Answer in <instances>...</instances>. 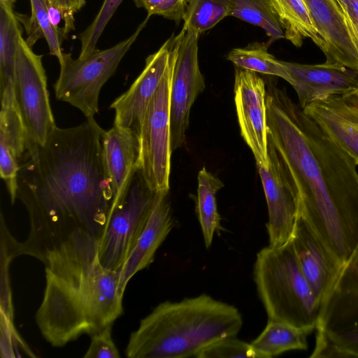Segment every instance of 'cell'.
<instances>
[{
    "label": "cell",
    "mask_w": 358,
    "mask_h": 358,
    "mask_svg": "<svg viewBox=\"0 0 358 358\" xmlns=\"http://www.w3.org/2000/svg\"><path fill=\"white\" fill-rule=\"evenodd\" d=\"M104 131L89 117L76 127L56 126L43 145L27 150L16 198L28 212L30 230L24 242H16V257H35L78 229L99 238L114 202L103 160Z\"/></svg>",
    "instance_id": "obj_1"
},
{
    "label": "cell",
    "mask_w": 358,
    "mask_h": 358,
    "mask_svg": "<svg viewBox=\"0 0 358 358\" xmlns=\"http://www.w3.org/2000/svg\"><path fill=\"white\" fill-rule=\"evenodd\" d=\"M268 150L293 189L298 215L343 265L358 246V172L355 161L268 78Z\"/></svg>",
    "instance_id": "obj_2"
},
{
    "label": "cell",
    "mask_w": 358,
    "mask_h": 358,
    "mask_svg": "<svg viewBox=\"0 0 358 358\" xmlns=\"http://www.w3.org/2000/svg\"><path fill=\"white\" fill-rule=\"evenodd\" d=\"M35 258L45 265L46 280L35 319L52 346L92 336L123 314L121 271L101 264L98 239L89 231L76 230L42 249Z\"/></svg>",
    "instance_id": "obj_3"
},
{
    "label": "cell",
    "mask_w": 358,
    "mask_h": 358,
    "mask_svg": "<svg viewBox=\"0 0 358 358\" xmlns=\"http://www.w3.org/2000/svg\"><path fill=\"white\" fill-rule=\"evenodd\" d=\"M243 325L238 310L206 294L178 302L164 301L140 322L129 338V358L194 357Z\"/></svg>",
    "instance_id": "obj_4"
},
{
    "label": "cell",
    "mask_w": 358,
    "mask_h": 358,
    "mask_svg": "<svg viewBox=\"0 0 358 358\" xmlns=\"http://www.w3.org/2000/svg\"><path fill=\"white\" fill-rule=\"evenodd\" d=\"M254 279L269 320L308 334L316 328L321 304L301 269L292 239L257 253Z\"/></svg>",
    "instance_id": "obj_5"
},
{
    "label": "cell",
    "mask_w": 358,
    "mask_h": 358,
    "mask_svg": "<svg viewBox=\"0 0 358 358\" xmlns=\"http://www.w3.org/2000/svg\"><path fill=\"white\" fill-rule=\"evenodd\" d=\"M310 358H358V246L323 301Z\"/></svg>",
    "instance_id": "obj_6"
},
{
    "label": "cell",
    "mask_w": 358,
    "mask_h": 358,
    "mask_svg": "<svg viewBox=\"0 0 358 358\" xmlns=\"http://www.w3.org/2000/svg\"><path fill=\"white\" fill-rule=\"evenodd\" d=\"M150 17L147 15L129 38L109 48L96 49L85 58L73 59L71 53L64 52L54 85L57 99L76 107L86 118L93 117L99 111L102 87L115 72Z\"/></svg>",
    "instance_id": "obj_7"
},
{
    "label": "cell",
    "mask_w": 358,
    "mask_h": 358,
    "mask_svg": "<svg viewBox=\"0 0 358 358\" xmlns=\"http://www.w3.org/2000/svg\"><path fill=\"white\" fill-rule=\"evenodd\" d=\"M157 192L138 169L98 238L99 257L105 268L121 271L150 218Z\"/></svg>",
    "instance_id": "obj_8"
},
{
    "label": "cell",
    "mask_w": 358,
    "mask_h": 358,
    "mask_svg": "<svg viewBox=\"0 0 358 358\" xmlns=\"http://www.w3.org/2000/svg\"><path fill=\"white\" fill-rule=\"evenodd\" d=\"M177 37L171 62L147 108L140 139L139 169L155 191L169 190L171 158L170 94Z\"/></svg>",
    "instance_id": "obj_9"
},
{
    "label": "cell",
    "mask_w": 358,
    "mask_h": 358,
    "mask_svg": "<svg viewBox=\"0 0 358 358\" xmlns=\"http://www.w3.org/2000/svg\"><path fill=\"white\" fill-rule=\"evenodd\" d=\"M42 57L20 34L15 60V93L24 124L27 150L43 145L56 127Z\"/></svg>",
    "instance_id": "obj_10"
},
{
    "label": "cell",
    "mask_w": 358,
    "mask_h": 358,
    "mask_svg": "<svg viewBox=\"0 0 358 358\" xmlns=\"http://www.w3.org/2000/svg\"><path fill=\"white\" fill-rule=\"evenodd\" d=\"M176 36V52L170 94L172 151L186 143L185 133L189 126L191 108L206 86L199 65V34L182 28Z\"/></svg>",
    "instance_id": "obj_11"
},
{
    "label": "cell",
    "mask_w": 358,
    "mask_h": 358,
    "mask_svg": "<svg viewBox=\"0 0 358 358\" xmlns=\"http://www.w3.org/2000/svg\"><path fill=\"white\" fill-rule=\"evenodd\" d=\"M234 102L243 140L257 166L268 168L266 83L256 72L235 66Z\"/></svg>",
    "instance_id": "obj_12"
},
{
    "label": "cell",
    "mask_w": 358,
    "mask_h": 358,
    "mask_svg": "<svg viewBox=\"0 0 358 358\" xmlns=\"http://www.w3.org/2000/svg\"><path fill=\"white\" fill-rule=\"evenodd\" d=\"M172 35L161 48L145 59V65L128 90L111 104L115 126L130 130L140 136L143 120L150 100L171 62L175 44Z\"/></svg>",
    "instance_id": "obj_13"
},
{
    "label": "cell",
    "mask_w": 358,
    "mask_h": 358,
    "mask_svg": "<svg viewBox=\"0 0 358 358\" xmlns=\"http://www.w3.org/2000/svg\"><path fill=\"white\" fill-rule=\"evenodd\" d=\"M323 43L327 63L358 70V35L336 0H304Z\"/></svg>",
    "instance_id": "obj_14"
},
{
    "label": "cell",
    "mask_w": 358,
    "mask_h": 358,
    "mask_svg": "<svg viewBox=\"0 0 358 358\" xmlns=\"http://www.w3.org/2000/svg\"><path fill=\"white\" fill-rule=\"evenodd\" d=\"M289 73L303 109L312 102L333 95L358 91V70L338 64H302L281 61Z\"/></svg>",
    "instance_id": "obj_15"
},
{
    "label": "cell",
    "mask_w": 358,
    "mask_h": 358,
    "mask_svg": "<svg viewBox=\"0 0 358 358\" xmlns=\"http://www.w3.org/2000/svg\"><path fill=\"white\" fill-rule=\"evenodd\" d=\"M291 239L301 269L322 306L343 265L300 215L297 216Z\"/></svg>",
    "instance_id": "obj_16"
},
{
    "label": "cell",
    "mask_w": 358,
    "mask_h": 358,
    "mask_svg": "<svg viewBox=\"0 0 358 358\" xmlns=\"http://www.w3.org/2000/svg\"><path fill=\"white\" fill-rule=\"evenodd\" d=\"M270 166H257L267 203L269 245L279 247L292 238L298 216V201L271 150Z\"/></svg>",
    "instance_id": "obj_17"
},
{
    "label": "cell",
    "mask_w": 358,
    "mask_h": 358,
    "mask_svg": "<svg viewBox=\"0 0 358 358\" xmlns=\"http://www.w3.org/2000/svg\"><path fill=\"white\" fill-rule=\"evenodd\" d=\"M302 110L358 165V98L355 94L330 96Z\"/></svg>",
    "instance_id": "obj_18"
},
{
    "label": "cell",
    "mask_w": 358,
    "mask_h": 358,
    "mask_svg": "<svg viewBox=\"0 0 358 358\" xmlns=\"http://www.w3.org/2000/svg\"><path fill=\"white\" fill-rule=\"evenodd\" d=\"M0 97V174L14 203L20 164L27 152V138L15 90L4 91Z\"/></svg>",
    "instance_id": "obj_19"
},
{
    "label": "cell",
    "mask_w": 358,
    "mask_h": 358,
    "mask_svg": "<svg viewBox=\"0 0 358 358\" xmlns=\"http://www.w3.org/2000/svg\"><path fill=\"white\" fill-rule=\"evenodd\" d=\"M102 152L105 170L113 192V209L139 169V136L130 130L113 125L104 131Z\"/></svg>",
    "instance_id": "obj_20"
},
{
    "label": "cell",
    "mask_w": 358,
    "mask_h": 358,
    "mask_svg": "<svg viewBox=\"0 0 358 358\" xmlns=\"http://www.w3.org/2000/svg\"><path fill=\"white\" fill-rule=\"evenodd\" d=\"M173 226L169 190L157 191L146 226L121 269L120 291L123 295L130 279L153 262L157 250Z\"/></svg>",
    "instance_id": "obj_21"
},
{
    "label": "cell",
    "mask_w": 358,
    "mask_h": 358,
    "mask_svg": "<svg viewBox=\"0 0 358 358\" xmlns=\"http://www.w3.org/2000/svg\"><path fill=\"white\" fill-rule=\"evenodd\" d=\"M270 1L287 40L300 48L308 38L324 52V43L313 24L304 0Z\"/></svg>",
    "instance_id": "obj_22"
},
{
    "label": "cell",
    "mask_w": 358,
    "mask_h": 358,
    "mask_svg": "<svg viewBox=\"0 0 358 358\" xmlns=\"http://www.w3.org/2000/svg\"><path fill=\"white\" fill-rule=\"evenodd\" d=\"M12 6L9 0H0V93L15 89L17 48L22 31Z\"/></svg>",
    "instance_id": "obj_23"
},
{
    "label": "cell",
    "mask_w": 358,
    "mask_h": 358,
    "mask_svg": "<svg viewBox=\"0 0 358 358\" xmlns=\"http://www.w3.org/2000/svg\"><path fill=\"white\" fill-rule=\"evenodd\" d=\"M196 210L203 236L205 245L208 248L215 233L222 230L221 217L217 211L216 193L224 185L222 182L203 166L198 173Z\"/></svg>",
    "instance_id": "obj_24"
},
{
    "label": "cell",
    "mask_w": 358,
    "mask_h": 358,
    "mask_svg": "<svg viewBox=\"0 0 358 358\" xmlns=\"http://www.w3.org/2000/svg\"><path fill=\"white\" fill-rule=\"evenodd\" d=\"M308 332L282 322L268 320L262 332L251 345L263 358H271L293 350H306Z\"/></svg>",
    "instance_id": "obj_25"
},
{
    "label": "cell",
    "mask_w": 358,
    "mask_h": 358,
    "mask_svg": "<svg viewBox=\"0 0 358 358\" xmlns=\"http://www.w3.org/2000/svg\"><path fill=\"white\" fill-rule=\"evenodd\" d=\"M268 43H253L245 48L232 49L227 59L235 66L256 73L280 77L292 85V80L281 61L270 54Z\"/></svg>",
    "instance_id": "obj_26"
},
{
    "label": "cell",
    "mask_w": 358,
    "mask_h": 358,
    "mask_svg": "<svg viewBox=\"0 0 358 358\" xmlns=\"http://www.w3.org/2000/svg\"><path fill=\"white\" fill-rule=\"evenodd\" d=\"M230 16L263 29L269 38L268 45L285 38L270 0H232Z\"/></svg>",
    "instance_id": "obj_27"
},
{
    "label": "cell",
    "mask_w": 358,
    "mask_h": 358,
    "mask_svg": "<svg viewBox=\"0 0 358 358\" xmlns=\"http://www.w3.org/2000/svg\"><path fill=\"white\" fill-rule=\"evenodd\" d=\"M31 16L25 21V27L29 35L26 41L31 47L39 38H44L48 43L50 53L58 61L63 56L62 48L64 39L52 24L48 4L50 0H29Z\"/></svg>",
    "instance_id": "obj_28"
},
{
    "label": "cell",
    "mask_w": 358,
    "mask_h": 358,
    "mask_svg": "<svg viewBox=\"0 0 358 358\" xmlns=\"http://www.w3.org/2000/svg\"><path fill=\"white\" fill-rule=\"evenodd\" d=\"M232 0H186L182 28L199 35L230 16Z\"/></svg>",
    "instance_id": "obj_29"
},
{
    "label": "cell",
    "mask_w": 358,
    "mask_h": 358,
    "mask_svg": "<svg viewBox=\"0 0 358 358\" xmlns=\"http://www.w3.org/2000/svg\"><path fill=\"white\" fill-rule=\"evenodd\" d=\"M122 1H103L91 24L79 35L81 43L79 59L85 58L96 49V46L99 38Z\"/></svg>",
    "instance_id": "obj_30"
},
{
    "label": "cell",
    "mask_w": 358,
    "mask_h": 358,
    "mask_svg": "<svg viewBox=\"0 0 358 358\" xmlns=\"http://www.w3.org/2000/svg\"><path fill=\"white\" fill-rule=\"evenodd\" d=\"M196 358H263L251 343L239 340L236 336L217 341L199 352Z\"/></svg>",
    "instance_id": "obj_31"
},
{
    "label": "cell",
    "mask_w": 358,
    "mask_h": 358,
    "mask_svg": "<svg viewBox=\"0 0 358 358\" xmlns=\"http://www.w3.org/2000/svg\"><path fill=\"white\" fill-rule=\"evenodd\" d=\"M138 8H144L148 15H157L175 21L183 20L186 0H133Z\"/></svg>",
    "instance_id": "obj_32"
},
{
    "label": "cell",
    "mask_w": 358,
    "mask_h": 358,
    "mask_svg": "<svg viewBox=\"0 0 358 358\" xmlns=\"http://www.w3.org/2000/svg\"><path fill=\"white\" fill-rule=\"evenodd\" d=\"M112 325L110 324L92 334L91 343L85 358H119L120 352L112 338Z\"/></svg>",
    "instance_id": "obj_33"
},
{
    "label": "cell",
    "mask_w": 358,
    "mask_h": 358,
    "mask_svg": "<svg viewBox=\"0 0 358 358\" xmlns=\"http://www.w3.org/2000/svg\"><path fill=\"white\" fill-rule=\"evenodd\" d=\"M55 6L59 8L64 17V34L65 38H67L69 33L73 30L74 14L77 13L83 6L80 0H51Z\"/></svg>",
    "instance_id": "obj_34"
},
{
    "label": "cell",
    "mask_w": 358,
    "mask_h": 358,
    "mask_svg": "<svg viewBox=\"0 0 358 358\" xmlns=\"http://www.w3.org/2000/svg\"><path fill=\"white\" fill-rule=\"evenodd\" d=\"M352 24L358 28V0H336Z\"/></svg>",
    "instance_id": "obj_35"
},
{
    "label": "cell",
    "mask_w": 358,
    "mask_h": 358,
    "mask_svg": "<svg viewBox=\"0 0 358 358\" xmlns=\"http://www.w3.org/2000/svg\"><path fill=\"white\" fill-rule=\"evenodd\" d=\"M80 1L81 6L83 7L85 4V0H80Z\"/></svg>",
    "instance_id": "obj_36"
},
{
    "label": "cell",
    "mask_w": 358,
    "mask_h": 358,
    "mask_svg": "<svg viewBox=\"0 0 358 358\" xmlns=\"http://www.w3.org/2000/svg\"><path fill=\"white\" fill-rule=\"evenodd\" d=\"M349 19H350V18H349ZM353 27H354V28H355V31H356V32H357V35H358V28H357V27H356L354 24H353Z\"/></svg>",
    "instance_id": "obj_37"
},
{
    "label": "cell",
    "mask_w": 358,
    "mask_h": 358,
    "mask_svg": "<svg viewBox=\"0 0 358 358\" xmlns=\"http://www.w3.org/2000/svg\"><path fill=\"white\" fill-rule=\"evenodd\" d=\"M10 2H12L13 3L15 1V0H9Z\"/></svg>",
    "instance_id": "obj_38"
},
{
    "label": "cell",
    "mask_w": 358,
    "mask_h": 358,
    "mask_svg": "<svg viewBox=\"0 0 358 358\" xmlns=\"http://www.w3.org/2000/svg\"><path fill=\"white\" fill-rule=\"evenodd\" d=\"M358 98V91L355 94Z\"/></svg>",
    "instance_id": "obj_39"
}]
</instances>
